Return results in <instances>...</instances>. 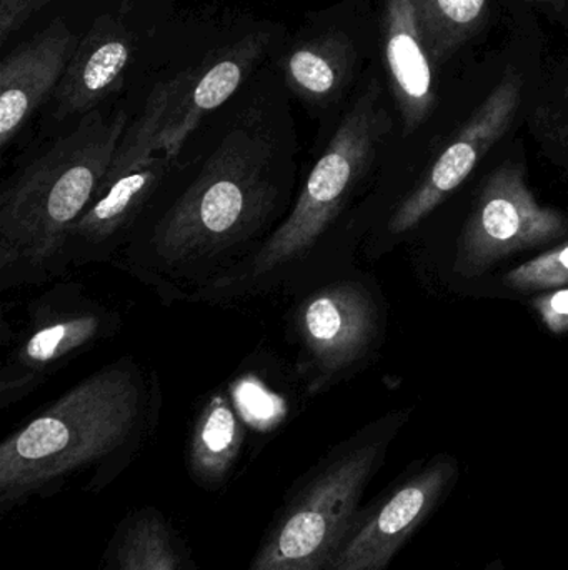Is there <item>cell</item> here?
<instances>
[{
    "mask_svg": "<svg viewBox=\"0 0 568 570\" xmlns=\"http://www.w3.org/2000/svg\"><path fill=\"white\" fill-rule=\"evenodd\" d=\"M504 283L517 292H547L568 287V243L510 271L504 277Z\"/></svg>",
    "mask_w": 568,
    "mask_h": 570,
    "instance_id": "obj_20",
    "label": "cell"
},
{
    "mask_svg": "<svg viewBox=\"0 0 568 570\" xmlns=\"http://www.w3.org/2000/svg\"><path fill=\"white\" fill-rule=\"evenodd\" d=\"M130 60L129 39L102 19L79 40L62 80L53 92V126L72 122L103 107L122 86Z\"/></svg>",
    "mask_w": 568,
    "mask_h": 570,
    "instance_id": "obj_14",
    "label": "cell"
},
{
    "mask_svg": "<svg viewBox=\"0 0 568 570\" xmlns=\"http://www.w3.org/2000/svg\"><path fill=\"white\" fill-rule=\"evenodd\" d=\"M172 160L152 157L97 194L67 233L60 256L62 279L79 267L113 264L129 244Z\"/></svg>",
    "mask_w": 568,
    "mask_h": 570,
    "instance_id": "obj_12",
    "label": "cell"
},
{
    "mask_svg": "<svg viewBox=\"0 0 568 570\" xmlns=\"http://www.w3.org/2000/svg\"><path fill=\"white\" fill-rule=\"evenodd\" d=\"M300 177L286 104L229 102L173 157L112 266L167 307L190 304L262 249L292 209Z\"/></svg>",
    "mask_w": 568,
    "mask_h": 570,
    "instance_id": "obj_1",
    "label": "cell"
},
{
    "mask_svg": "<svg viewBox=\"0 0 568 570\" xmlns=\"http://www.w3.org/2000/svg\"><path fill=\"white\" fill-rule=\"evenodd\" d=\"M97 570H197V564L176 522L156 505H140L117 522Z\"/></svg>",
    "mask_w": 568,
    "mask_h": 570,
    "instance_id": "obj_17",
    "label": "cell"
},
{
    "mask_svg": "<svg viewBox=\"0 0 568 570\" xmlns=\"http://www.w3.org/2000/svg\"><path fill=\"white\" fill-rule=\"evenodd\" d=\"M269 42V33L262 30L249 33L216 50L199 66L156 83L140 109L130 114L129 126L99 193L152 157L173 159L207 119L232 102Z\"/></svg>",
    "mask_w": 568,
    "mask_h": 570,
    "instance_id": "obj_6",
    "label": "cell"
},
{
    "mask_svg": "<svg viewBox=\"0 0 568 570\" xmlns=\"http://www.w3.org/2000/svg\"><path fill=\"white\" fill-rule=\"evenodd\" d=\"M566 100H567V104H568V87L566 89Z\"/></svg>",
    "mask_w": 568,
    "mask_h": 570,
    "instance_id": "obj_25",
    "label": "cell"
},
{
    "mask_svg": "<svg viewBox=\"0 0 568 570\" xmlns=\"http://www.w3.org/2000/svg\"><path fill=\"white\" fill-rule=\"evenodd\" d=\"M534 311L552 334L568 332V287L540 292L532 298Z\"/></svg>",
    "mask_w": 568,
    "mask_h": 570,
    "instance_id": "obj_21",
    "label": "cell"
},
{
    "mask_svg": "<svg viewBox=\"0 0 568 570\" xmlns=\"http://www.w3.org/2000/svg\"><path fill=\"white\" fill-rule=\"evenodd\" d=\"M392 119L376 79L350 104L302 170L292 209L262 249L190 304L292 298L347 273L357 200L370 183Z\"/></svg>",
    "mask_w": 568,
    "mask_h": 570,
    "instance_id": "obj_3",
    "label": "cell"
},
{
    "mask_svg": "<svg viewBox=\"0 0 568 570\" xmlns=\"http://www.w3.org/2000/svg\"><path fill=\"white\" fill-rule=\"evenodd\" d=\"M122 328V315L87 291L57 281L27 305L20 327L2 337L0 409L36 394L62 368Z\"/></svg>",
    "mask_w": 568,
    "mask_h": 570,
    "instance_id": "obj_7",
    "label": "cell"
},
{
    "mask_svg": "<svg viewBox=\"0 0 568 570\" xmlns=\"http://www.w3.org/2000/svg\"><path fill=\"white\" fill-rule=\"evenodd\" d=\"M250 431L226 384L210 392L197 409L187 439L190 481L206 492L222 491L239 468Z\"/></svg>",
    "mask_w": 568,
    "mask_h": 570,
    "instance_id": "obj_16",
    "label": "cell"
},
{
    "mask_svg": "<svg viewBox=\"0 0 568 570\" xmlns=\"http://www.w3.org/2000/svg\"><path fill=\"white\" fill-rule=\"evenodd\" d=\"M286 324L293 368L313 399L366 364L382 335V308L370 284L347 271L290 298Z\"/></svg>",
    "mask_w": 568,
    "mask_h": 570,
    "instance_id": "obj_8",
    "label": "cell"
},
{
    "mask_svg": "<svg viewBox=\"0 0 568 570\" xmlns=\"http://www.w3.org/2000/svg\"><path fill=\"white\" fill-rule=\"evenodd\" d=\"M482 570H507L506 562H504L502 558H496L494 561H490L489 564H487Z\"/></svg>",
    "mask_w": 568,
    "mask_h": 570,
    "instance_id": "obj_24",
    "label": "cell"
},
{
    "mask_svg": "<svg viewBox=\"0 0 568 570\" xmlns=\"http://www.w3.org/2000/svg\"><path fill=\"white\" fill-rule=\"evenodd\" d=\"M52 0H0V39L7 42L37 10Z\"/></svg>",
    "mask_w": 568,
    "mask_h": 570,
    "instance_id": "obj_22",
    "label": "cell"
},
{
    "mask_svg": "<svg viewBox=\"0 0 568 570\" xmlns=\"http://www.w3.org/2000/svg\"><path fill=\"white\" fill-rule=\"evenodd\" d=\"M568 236V220L537 203L526 167L506 163L484 184L457 246L456 273L482 276L500 261Z\"/></svg>",
    "mask_w": 568,
    "mask_h": 570,
    "instance_id": "obj_10",
    "label": "cell"
},
{
    "mask_svg": "<svg viewBox=\"0 0 568 570\" xmlns=\"http://www.w3.org/2000/svg\"><path fill=\"white\" fill-rule=\"evenodd\" d=\"M407 421L409 414L400 411L370 422L299 475L243 570L326 569Z\"/></svg>",
    "mask_w": 568,
    "mask_h": 570,
    "instance_id": "obj_5",
    "label": "cell"
},
{
    "mask_svg": "<svg viewBox=\"0 0 568 570\" xmlns=\"http://www.w3.org/2000/svg\"><path fill=\"white\" fill-rule=\"evenodd\" d=\"M460 478L459 459L447 452L407 465L362 505L323 570H389L410 539L446 504Z\"/></svg>",
    "mask_w": 568,
    "mask_h": 570,
    "instance_id": "obj_9",
    "label": "cell"
},
{
    "mask_svg": "<svg viewBox=\"0 0 568 570\" xmlns=\"http://www.w3.org/2000/svg\"><path fill=\"white\" fill-rule=\"evenodd\" d=\"M522 77L509 72L442 150L422 183L400 200L387 220L392 236L409 233L454 193L506 136L522 102Z\"/></svg>",
    "mask_w": 568,
    "mask_h": 570,
    "instance_id": "obj_11",
    "label": "cell"
},
{
    "mask_svg": "<svg viewBox=\"0 0 568 570\" xmlns=\"http://www.w3.org/2000/svg\"><path fill=\"white\" fill-rule=\"evenodd\" d=\"M383 57L403 136L426 124L436 107L432 59L412 0H383Z\"/></svg>",
    "mask_w": 568,
    "mask_h": 570,
    "instance_id": "obj_15",
    "label": "cell"
},
{
    "mask_svg": "<svg viewBox=\"0 0 568 570\" xmlns=\"http://www.w3.org/2000/svg\"><path fill=\"white\" fill-rule=\"evenodd\" d=\"M79 40L62 19L19 43L0 63V150L7 156L37 110L52 99Z\"/></svg>",
    "mask_w": 568,
    "mask_h": 570,
    "instance_id": "obj_13",
    "label": "cell"
},
{
    "mask_svg": "<svg viewBox=\"0 0 568 570\" xmlns=\"http://www.w3.org/2000/svg\"><path fill=\"white\" fill-rule=\"evenodd\" d=\"M434 66H442L479 33L489 0H412Z\"/></svg>",
    "mask_w": 568,
    "mask_h": 570,
    "instance_id": "obj_19",
    "label": "cell"
},
{
    "mask_svg": "<svg viewBox=\"0 0 568 570\" xmlns=\"http://www.w3.org/2000/svg\"><path fill=\"white\" fill-rule=\"evenodd\" d=\"M162 415L152 367L123 355L77 382L0 444V514L47 501L83 479L109 489L147 451Z\"/></svg>",
    "mask_w": 568,
    "mask_h": 570,
    "instance_id": "obj_2",
    "label": "cell"
},
{
    "mask_svg": "<svg viewBox=\"0 0 568 570\" xmlns=\"http://www.w3.org/2000/svg\"><path fill=\"white\" fill-rule=\"evenodd\" d=\"M356 49L339 30L307 40L287 57L286 80L307 106L326 109L339 100L352 79Z\"/></svg>",
    "mask_w": 568,
    "mask_h": 570,
    "instance_id": "obj_18",
    "label": "cell"
},
{
    "mask_svg": "<svg viewBox=\"0 0 568 570\" xmlns=\"http://www.w3.org/2000/svg\"><path fill=\"white\" fill-rule=\"evenodd\" d=\"M129 120L126 107H99L20 157L0 187V291L62 279L67 233L99 194Z\"/></svg>",
    "mask_w": 568,
    "mask_h": 570,
    "instance_id": "obj_4",
    "label": "cell"
},
{
    "mask_svg": "<svg viewBox=\"0 0 568 570\" xmlns=\"http://www.w3.org/2000/svg\"><path fill=\"white\" fill-rule=\"evenodd\" d=\"M527 2L540 3V6H549L552 7V9L562 12V10L567 7L568 0H527Z\"/></svg>",
    "mask_w": 568,
    "mask_h": 570,
    "instance_id": "obj_23",
    "label": "cell"
}]
</instances>
